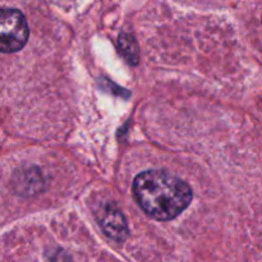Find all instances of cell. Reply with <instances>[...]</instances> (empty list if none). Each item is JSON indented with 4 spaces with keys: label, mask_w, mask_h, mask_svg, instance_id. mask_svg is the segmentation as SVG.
Masks as SVG:
<instances>
[{
    "label": "cell",
    "mask_w": 262,
    "mask_h": 262,
    "mask_svg": "<svg viewBox=\"0 0 262 262\" xmlns=\"http://www.w3.org/2000/svg\"><path fill=\"white\" fill-rule=\"evenodd\" d=\"M133 194L141 209L159 222L181 215L192 201V189L184 181L164 170H146L133 182Z\"/></svg>",
    "instance_id": "cell-1"
},
{
    "label": "cell",
    "mask_w": 262,
    "mask_h": 262,
    "mask_svg": "<svg viewBox=\"0 0 262 262\" xmlns=\"http://www.w3.org/2000/svg\"><path fill=\"white\" fill-rule=\"evenodd\" d=\"M30 35L27 20L20 10L0 8V51L14 53L26 45Z\"/></svg>",
    "instance_id": "cell-2"
},
{
    "label": "cell",
    "mask_w": 262,
    "mask_h": 262,
    "mask_svg": "<svg viewBox=\"0 0 262 262\" xmlns=\"http://www.w3.org/2000/svg\"><path fill=\"white\" fill-rule=\"evenodd\" d=\"M99 223L107 237L117 242H122L128 237V224L123 212L115 205L107 204L102 207L99 215Z\"/></svg>",
    "instance_id": "cell-3"
},
{
    "label": "cell",
    "mask_w": 262,
    "mask_h": 262,
    "mask_svg": "<svg viewBox=\"0 0 262 262\" xmlns=\"http://www.w3.org/2000/svg\"><path fill=\"white\" fill-rule=\"evenodd\" d=\"M119 45L120 50H122L123 55L130 61V63H137L138 60V53H137V45H136L135 38L130 35L127 33H123L119 37Z\"/></svg>",
    "instance_id": "cell-4"
}]
</instances>
